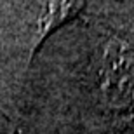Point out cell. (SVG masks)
I'll return each instance as SVG.
<instances>
[{
  "mask_svg": "<svg viewBox=\"0 0 134 134\" xmlns=\"http://www.w3.org/2000/svg\"><path fill=\"white\" fill-rule=\"evenodd\" d=\"M99 91L110 111H134V49L122 37H110L103 47Z\"/></svg>",
  "mask_w": 134,
  "mask_h": 134,
  "instance_id": "obj_1",
  "label": "cell"
},
{
  "mask_svg": "<svg viewBox=\"0 0 134 134\" xmlns=\"http://www.w3.org/2000/svg\"><path fill=\"white\" fill-rule=\"evenodd\" d=\"M82 5H84V0H44L37 23H35V44L31 52H35L37 47L56 28H59L63 23L79 14Z\"/></svg>",
  "mask_w": 134,
  "mask_h": 134,
  "instance_id": "obj_2",
  "label": "cell"
}]
</instances>
